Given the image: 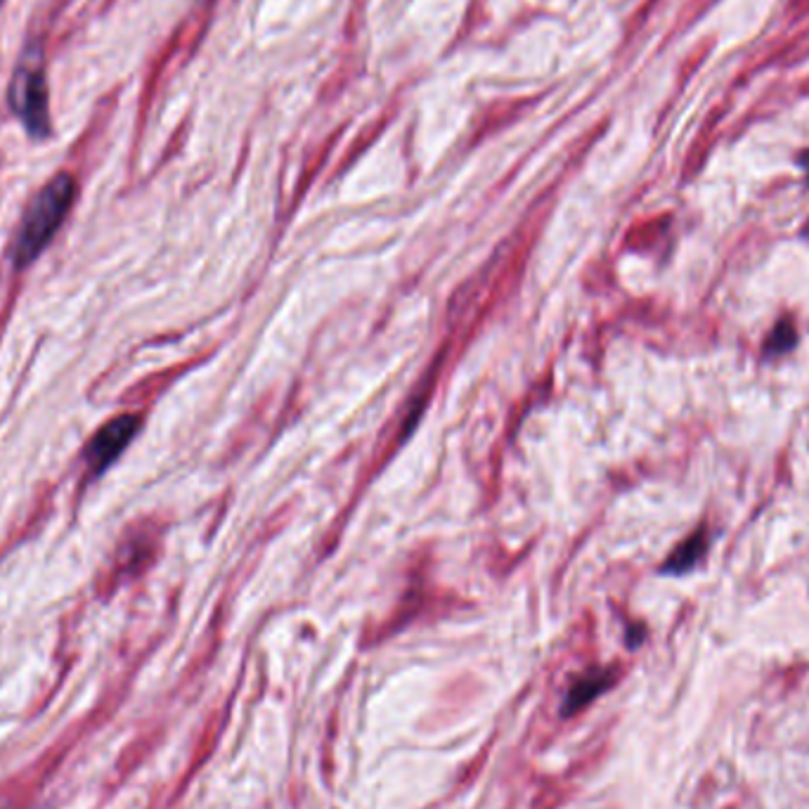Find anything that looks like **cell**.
Wrapping results in <instances>:
<instances>
[{
  "mask_svg": "<svg viewBox=\"0 0 809 809\" xmlns=\"http://www.w3.org/2000/svg\"><path fill=\"white\" fill-rule=\"evenodd\" d=\"M0 5H3V0H0Z\"/></svg>",
  "mask_w": 809,
  "mask_h": 809,
  "instance_id": "obj_7",
  "label": "cell"
},
{
  "mask_svg": "<svg viewBox=\"0 0 809 809\" xmlns=\"http://www.w3.org/2000/svg\"><path fill=\"white\" fill-rule=\"evenodd\" d=\"M8 104L34 140H48L52 136L48 76L43 67V52L38 46L22 52L20 64L12 72L8 86Z\"/></svg>",
  "mask_w": 809,
  "mask_h": 809,
  "instance_id": "obj_2",
  "label": "cell"
},
{
  "mask_svg": "<svg viewBox=\"0 0 809 809\" xmlns=\"http://www.w3.org/2000/svg\"><path fill=\"white\" fill-rule=\"evenodd\" d=\"M807 232H809V230H807Z\"/></svg>",
  "mask_w": 809,
  "mask_h": 809,
  "instance_id": "obj_8",
  "label": "cell"
},
{
  "mask_svg": "<svg viewBox=\"0 0 809 809\" xmlns=\"http://www.w3.org/2000/svg\"><path fill=\"white\" fill-rule=\"evenodd\" d=\"M76 200V180L69 174H60L38 190L31 204L26 206L24 218L17 230L15 246H12V260L15 268H29L34 260L43 254L46 246L55 237L69 208Z\"/></svg>",
  "mask_w": 809,
  "mask_h": 809,
  "instance_id": "obj_1",
  "label": "cell"
},
{
  "mask_svg": "<svg viewBox=\"0 0 809 809\" xmlns=\"http://www.w3.org/2000/svg\"><path fill=\"white\" fill-rule=\"evenodd\" d=\"M140 420L136 414L114 416L102 428L95 431L86 448V462L93 476H102L107 468L119 460L121 452L130 446V440L138 436Z\"/></svg>",
  "mask_w": 809,
  "mask_h": 809,
  "instance_id": "obj_3",
  "label": "cell"
},
{
  "mask_svg": "<svg viewBox=\"0 0 809 809\" xmlns=\"http://www.w3.org/2000/svg\"><path fill=\"white\" fill-rule=\"evenodd\" d=\"M706 550H708V532H706V528H701V530L691 535L689 540H684L680 547H677L672 556L668 558V564L663 566V570L665 573H686L698 564L703 554H706Z\"/></svg>",
  "mask_w": 809,
  "mask_h": 809,
  "instance_id": "obj_4",
  "label": "cell"
},
{
  "mask_svg": "<svg viewBox=\"0 0 809 809\" xmlns=\"http://www.w3.org/2000/svg\"><path fill=\"white\" fill-rule=\"evenodd\" d=\"M795 342H798V334H795L793 322L788 318H784L774 328L772 336L767 338L765 350H767V356H774L776 358V356L788 354V350L795 346Z\"/></svg>",
  "mask_w": 809,
  "mask_h": 809,
  "instance_id": "obj_5",
  "label": "cell"
},
{
  "mask_svg": "<svg viewBox=\"0 0 809 809\" xmlns=\"http://www.w3.org/2000/svg\"><path fill=\"white\" fill-rule=\"evenodd\" d=\"M604 686H606V682L602 680V677H596V675L587 677V680H580L576 686L570 689V694H568V708H566V710H573V708L578 710V708L582 706V703H587L590 698H594V696L599 694V691H602Z\"/></svg>",
  "mask_w": 809,
  "mask_h": 809,
  "instance_id": "obj_6",
  "label": "cell"
}]
</instances>
